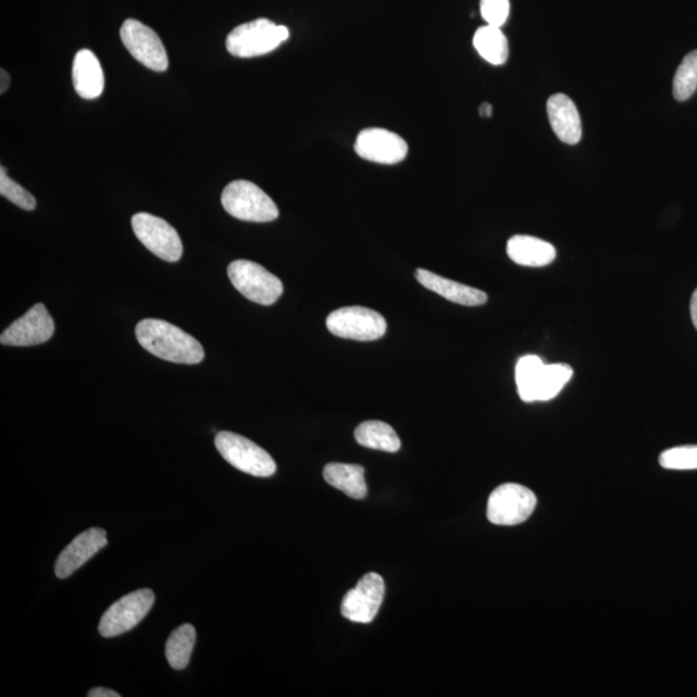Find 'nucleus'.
Returning <instances> with one entry per match:
<instances>
[{"label":"nucleus","mask_w":697,"mask_h":697,"mask_svg":"<svg viewBox=\"0 0 697 697\" xmlns=\"http://www.w3.org/2000/svg\"><path fill=\"white\" fill-rule=\"evenodd\" d=\"M196 640V627L191 624H184L171 634L167 645H165V657L175 671H183L189 665Z\"/></svg>","instance_id":"nucleus-23"},{"label":"nucleus","mask_w":697,"mask_h":697,"mask_svg":"<svg viewBox=\"0 0 697 697\" xmlns=\"http://www.w3.org/2000/svg\"><path fill=\"white\" fill-rule=\"evenodd\" d=\"M354 437L359 445L372 450L395 453L402 446L396 431L389 424L377 420L364 421L357 427Z\"/></svg>","instance_id":"nucleus-20"},{"label":"nucleus","mask_w":697,"mask_h":697,"mask_svg":"<svg viewBox=\"0 0 697 697\" xmlns=\"http://www.w3.org/2000/svg\"><path fill=\"white\" fill-rule=\"evenodd\" d=\"M288 37L286 26L259 18L237 26L226 38V50L241 59L262 57L277 50Z\"/></svg>","instance_id":"nucleus-2"},{"label":"nucleus","mask_w":697,"mask_h":697,"mask_svg":"<svg viewBox=\"0 0 697 697\" xmlns=\"http://www.w3.org/2000/svg\"><path fill=\"white\" fill-rule=\"evenodd\" d=\"M385 596L382 576L371 572L359 580L354 589L347 593L341 603V615L359 624H370L376 618Z\"/></svg>","instance_id":"nucleus-11"},{"label":"nucleus","mask_w":697,"mask_h":697,"mask_svg":"<svg viewBox=\"0 0 697 697\" xmlns=\"http://www.w3.org/2000/svg\"><path fill=\"white\" fill-rule=\"evenodd\" d=\"M548 116L559 140L576 145L582 140L583 127L578 110L569 96L557 94L547 103Z\"/></svg>","instance_id":"nucleus-15"},{"label":"nucleus","mask_w":697,"mask_h":697,"mask_svg":"<svg viewBox=\"0 0 697 697\" xmlns=\"http://www.w3.org/2000/svg\"><path fill=\"white\" fill-rule=\"evenodd\" d=\"M574 375L571 365L564 363L544 364L536 379L535 402H547L556 398Z\"/></svg>","instance_id":"nucleus-22"},{"label":"nucleus","mask_w":697,"mask_h":697,"mask_svg":"<svg viewBox=\"0 0 697 697\" xmlns=\"http://www.w3.org/2000/svg\"><path fill=\"white\" fill-rule=\"evenodd\" d=\"M73 85L75 92L82 99L95 100L100 98L105 77L98 58L92 51L80 50L73 62Z\"/></svg>","instance_id":"nucleus-17"},{"label":"nucleus","mask_w":697,"mask_h":697,"mask_svg":"<svg viewBox=\"0 0 697 697\" xmlns=\"http://www.w3.org/2000/svg\"><path fill=\"white\" fill-rule=\"evenodd\" d=\"M227 275L237 291L259 306H273L283 294L281 279L257 262L233 261L227 267Z\"/></svg>","instance_id":"nucleus-5"},{"label":"nucleus","mask_w":697,"mask_h":697,"mask_svg":"<svg viewBox=\"0 0 697 697\" xmlns=\"http://www.w3.org/2000/svg\"><path fill=\"white\" fill-rule=\"evenodd\" d=\"M323 477L328 485L340 489L351 499L362 500L368 496V483L364 480V468L361 465L331 462L324 466Z\"/></svg>","instance_id":"nucleus-19"},{"label":"nucleus","mask_w":697,"mask_h":697,"mask_svg":"<svg viewBox=\"0 0 697 697\" xmlns=\"http://www.w3.org/2000/svg\"><path fill=\"white\" fill-rule=\"evenodd\" d=\"M107 545L108 535L105 530L94 527L85 531L61 551L57 564H54V574L59 578L72 576L75 571L79 570L95 555H98Z\"/></svg>","instance_id":"nucleus-14"},{"label":"nucleus","mask_w":697,"mask_h":697,"mask_svg":"<svg viewBox=\"0 0 697 697\" xmlns=\"http://www.w3.org/2000/svg\"><path fill=\"white\" fill-rule=\"evenodd\" d=\"M331 334L356 341L382 339L388 324L382 314L363 307H347L335 310L326 320Z\"/></svg>","instance_id":"nucleus-7"},{"label":"nucleus","mask_w":697,"mask_h":697,"mask_svg":"<svg viewBox=\"0 0 697 697\" xmlns=\"http://www.w3.org/2000/svg\"><path fill=\"white\" fill-rule=\"evenodd\" d=\"M545 363L536 356H524L515 365V383L523 402H535V386L538 372Z\"/></svg>","instance_id":"nucleus-24"},{"label":"nucleus","mask_w":697,"mask_h":697,"mask_svg":"<svg viewBox=\"0 0 697 697\" xmlns=\"http://www.w3.org/2000/svg\"><path fill=\"white\" fill-rule=\"evenodd\" d=\"M659 461L669 471H697V445L671 448L660 455Z\"/></svg>","instance_id":"nucleus-26"},{"label":"nucleus","mask_w":697,"mask_h":697,"mask_svg":"<svg viewBox=\"0 0 697 697\" xmlns=\"http://www.w3.org/2000/svg\"><path fill=\"white\" fill-rule=\"evenodd\" d=\"M137 341L163 361L198 364L204 359L202 345L182 328L161 320H144L136 326Z\"/></svg>","instance_id":"nucleus-1"},{"label":"nucleus","mask_w":697,"mask_h":697,"mask_svg":"<svg viewBox=\"0 0 697 697\" xmlns=\"http://www.w3.org/2000/svg\"><path fill=\"white\" fill-rule=\"evenodd\" d=\"M537 499L531 489L516 483H503L489 496L487 519L498 526H516L534 513Z\"/></svg>","instance_id":"nucleus-6"},{"label":"nucleus","mask_w":697,"mask_h":697,"mask_svg":"<svg viewBox=\"0 0 697 697\" xmlns=\"http://www.w3.org/2000/svg\"><path fill=\"white\" fill-rule=\"evenodd\" d=\"M0 195L9 199L13 204L20 207V209L26 211L36 210L37 199L24 189L23 186L13 182V179L7 175L4 167L0 169Z\"/></svg>","instance_id":"nucleus-27"},{"label":"nucleus","mask_w":697,"mask_h":697,"mask_svg":"<svg viewBox=\"0 0 697 697\" xmlns=\"http://www.w3.org/2000/svg\"><path fill=\"white\" fill-rule=\"evenodd\" d=\"M697 89V50L681 62L673 80L674 99L682 102L692 99Z\"/></svg>","instance_id":"nucleus-25"},{"label":"nucleus","mask_w":697,"mask_h":697,"mask_svg":"<svg viewBox=\"0 0 697 697\" xmlns=\"http://www.w3.org/2000/svg\"><path fill=\"white\" fill-rule=\"evenodd\" d=\"M510 12L509 0H481V15L487 25L501 27Z\"/></svg>","instance_id":"nucleus-28"},{"label":"nucleus","mask_w":697,"mask_h":697,"mask_svg":"<svg viewBox=\"0 0 697 697\" xmlns=\"http://www.w3.org/2000/svg\"><path fill=\"white\" fill-rule=\"evenodd\" d=\"M415 275L421 285L448 301L460 303V306L464 307H480L487 302V295L477 288L446 279L438 274L425 271V269H418Z\"/></svg>","instance_id":"nucleus-16"},{"label":"nucleus","mask_w":697,"mask_h":697,"mask_svg":"<svg viewBox=\"0 0 697 697\" xmlns=\"http://www.w3.org/2000/svg\"><path fill=\"white\" fill-rule=\"evenodd\" d=\"M215 445L221 457L238 471L267 478L277 472V464L264 448L232 432H220Z\"/></svg>","instance_id":"nucleus-4"},{"label":"nucleus","mask_w":697,"mask_h":697,"mask_svg":"<svg viewBox=\"0 0 697 697\" xmlns=\"http://www.w3.org/2000/svg\"><path fill=\"white\" fill-rule=\"evenodd\" d=\"M221 203L229 215L251 223H271L277 220L279 211L274 200L257 184L237 179L226 186Z\"/></svg>","instance_id":"nucleus-3"},{"label":"nucleus","mask_w":697,"mask_h":697,"mask_svg":"<svg viewBox=\"0 0 697 697\" xmlns=\"http://www.w3.org/2000/svg\"><path fill=\"white\" fill-rule=\"evenodd\" d=\"M473 45L481 58L489 64L495 66L506 64L509 57V45L501 27L493 25L480 27L474 34Z\"/></svg>","instance_id":"nucleus-21"},{"label":"nucleus","mask_w":697,"mask_h":697,"mask_svg":"<svg viewBox=\"0 0 697 697\" xmlns=\"http://www.w3.org/2000/svg\"><path fill=\"white\" fill-rule=\"evenodd\" d=\"M0 74H2V85H0V88L2 89H0V92L4 94L10 87L11 78L10 74L7 73L4 69H2V72H0Z\"/></svg>","instance_id":"nucleus-31"},{"label":"nucleus","mask_w":697,"mask_h":697,"mask_svg":"<svg viewBox=\"0 0 697 697\" xmlns=\"http://www.w3.org/2000/svg\"><path fill=\"white\" fill-rule=\"evenodd\" d=\"M54 334V322L43 303H37L29 312L3 331L0 343L7 347H34L47 343Z\"/></svg>","instance_id":"nucleus-12"},{"label":"nucleus","mask_w":697,"mask_h":697,"mask_svg":"<svg viewBox=\"0 0 697 697\" xmlns=\"http://www.w3.org/2000/svg\"><path fill=\"white\" fill-rule=\"evenodd\" d=\"M121 39L127 51L144 66L160 73L167 71V51L161 38L149 26L137 20H126L121 27Z\"/></svg>","instance_id":"nucleus-10"},{"label":"nucleus","mask_w":697,"mask_h":697,"mask_svg":"<svg viewBox=\"0 0 697 697\" xmlns=\"http://www.w3.org/2000/svg\"><path fill=\"white\" fill-rule=\"evenodd\" d=\"M154 600V593L150 589L136 590L116 600L101 618L99 625L101 636L113 638L133 631L148 615Z\"/></svg>","instance_id":"nucleus-8"},{"label":"nucleus","mask_w":697,"mask_h":697,"mask_svg":"<svg viewBox=\"0 0 697 697\" xmlns=\"http://www.w3.org/2000/svg\"><path fill=\"white\" fill-rule=\"evenodd\" d=\"M689 307H692V308H689V310H692L693 323H694L695 328L697 329V288H696V291L693 295L692 306H689Z\"/></svg>","instance_id":"nucleus-30"},{"label":"nucleus","mask_w":697,"mask_h":697,"mask_svg":"<svg viewBox=\"0 0 697 697\" xmlns=\"http://www.w3.org/2000/svg\"><path fill=\"white\" fill-rule=\"evenodd\" d=\"M507 252L515 264L530 267H542L556 260L557 251L549 241L531 236H514L509 239Z\"/></svg>","instance_id":"nucleus-18"},{"label":"nucleus","mask_w":697,"mask_h":697,"mask_svg":"<svg viewBox=\"0 0 697 697\" xmlns=\"http://www.w3.org/2000/svg\"><path fill=\"white\" fill-rule=\"evenodd\" d=\"M480 114L482 116H491L493 115V107L489 105V103H482L480 108Z\"/></svg>","instance_id":"nucleus-32"},{"label":"nucleus","mask_w":697,"mask_h":697,"mask_svg":"<svg viewBox=\"0 0 697 697\" xmlns=\"http://www.w3.org/2000/svg\"><path fill=\"white\" fill-rule=\"evenodd\" d=\"M130 223L137 239L157 258L169 262L182 259L184 251L182 238L167 221L140 212L136 213Z\"/></svg>","instance_id":"nucleus-9"},{"label":"nucleus","mask_w":697,"mask_h":697,"mask_svg":"<svg viewBox=\"0 0 697 697\" xmlns=\"http://www.w3.org/2000/svg\"><path fill=\"white\" fill-rule=\"evenodd\" d=\"M354 149L363 160L379 164H397L409 154V145L402 137L384 128L363 129Z\"/></svg>","instance_id":"nucleus-13"},{"label":"nucleus","mask_w":697,"mask_h":697,"mask_svg":"<svg viewBox=\"0 0 697 697\" xmlns=\"http://www.w3.org/2000/svg\"><path fill=\"white\" fill-rule=\"evenodd\" d=\"M89 697H121L119 693L113 692V689L109 688H94L91 692L88 693Z\"/></svg>","instance_id":"nucleus-29"}]
</instances>
